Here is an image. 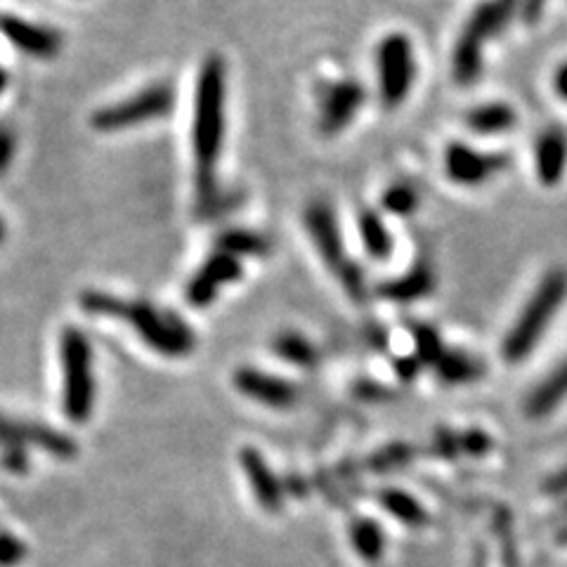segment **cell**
Returning <instances> with one entry per match:
<instances>
[{"mask_svg":"<svg viewBox=\"0 0 567 567\" xmlns=\"http://www.w3.org/2000/svg\"><path fill=\"white\" fill-rule=\"evenodd\" d=\"M225 102H227V67L220 55H208L199 69L197 95H194L192 152H194V187H197V211L206 218L230 211V199L223 197L215 178L220 152L225 140Z\"/></svg>","mask_w":567,"mask_h":567,"instance_id":"1","label":"cell"},{"mask_svg":"<svg viewBox=\"0 0 567 567\" xmlns=\"http://www.w3.org/2000/svg\"><path fill=\"white\" fill-rule=\"evenodd\" d=\"M567 298V270L563 267H553L546 272L542 282L537 284V289L532 291V296L527 298L525 308L520 310V315L513 322V327L508 329L501 345V355L508 364L523 362L527 355L537 348L542 341L546 329L551 327V322L563 308Z\"/></svg>","mask_w":567,"mask_h":567,"instance_id":"2","label":"cell"},{"mask_svg":"<svg viewBox=\"0 0 567 567\" xmlns=\"http://www.w3.org/2000/svg\"><path fill=\"white\" fill-rule=\"evenodd\" d=\"M303 223L305 230H308L312 244L319 256H322L324 263L334 275L338 277V282L345 289V293L350 296V301L355 305H364L369 298V284L367 275L360 265L355 263L353 258L348 256L345 251V241L343 232L338 227L336 213L327 201H310L305 206L303 213Z\"/></svg>","mask_w":567,"mask_h":567,"instance_id":"3","label":"cell"},{"mask_svg":"<svg viewBox=\"0 0 567 567\" xmlns=\"http://www.w3.org/2000/svg\"><path fill=\"white\" fill-rule=\"evenodd\" d=\"M62 360V407L71 423L81 426L90 419L95 407V376H93V350L88 336L81 329L69 327L60 338Z\"/></svg>","mask_w":567,"mask_h":567,"instance_id":"4","label":"cell"},{"mask_svg":"<svg viewBox=\"0 0 567 567\" xmlns=\"http://www.w3.org/2000/svg\"><path fill=\"white\" fill-rule=\"evenodd\" d=\"M149 348L164 357H185L194 350V331L185 319L171 310L156 308L147 301H126L123 317Z\"/></svg>","mask_w":567,"mask_h":567,"instance_id":"5","label":"cell"},{"mask_svg":"<svg viewBox=\"0 0 567 567\" xmlns=\"http://www.w3.org/2000/svg\"><path fill=\"white\" fill-rule=\"evenodd\" d=\"M175 109V88L171 83H154L126 100L97 109L90 116V126L100 133H119V130L142 126L149 121H161Z\"/></svg>","mask_w":567,"mask_h":567,"instance_id":"6","label":"cell"},{"mask_svg":"<svg viewBox=\"0 0 567 567\" xmlns=\"http://www.w3.org/2000/svg\"><path fill=\"white\" fill-rule=\"evenodd\" d=\"M416 78L414 45L407 34H388L376 45V81L383 107L397 109Z\"/></svg>","mask_w":567,"mask_h":567,"instance_id":"7","label":"cell"},{"mask_svg":"<svg viewBox=\"0 0 567 567\" xmlns=\"http://www.w3.org/2000/svg\"><path fill=\"white\" fill-rule=\"evenodd\" d=\"M364 102H367V90L355 78H341V81L324 86L319 95V133L327 138L343 133L360 114Z\"/></svg>","mask_w":567,"mask_h":567,"instance_id":"8","label":"cell"},{"mask_svg":"<svg viewBox=\"0 0 567 567\" xmlns=\"http://www.w3.org/2000/svg\"><path fill=\"white\" fill-rule=\"evenodd\" d=\"M508 168L506 154H485L466 142H452L445 149L447 178L461 187H480Z\"/></svg>","mask_w":567,"mask_h":567,"instance_id":"9","label":"cell"},{"mask_svg":"<svg viewBox=\"0 0 567 567\" xmlns=\"http://www.w3.org/2000/svg\"><path fill=\"white\" fill-rule=\"evenodd\" d=\"M0 445L3 447H41L45 454L55 459L69 461L78 454V445L62 430H55L45 423L31 421H15L0 416Z\"/></svg>","mask_w":567,"mask_h":567,"instance_id":"10","label":"cell"},{"mask_svg":"<svg viewBox=\"0 0 567 567\" xmlns=\"http://www.w3.org/2000/svg\"><path fill=\"white\" fill-rule=\"evenodd\" d=\"M244 277V265L239 258L230 256V253L215 251L211 258H206V263L199 267L197 275L189 279L185 298L192 308H208L213 305L215 298L223 286L239 282Z\"/></svg>","mask_w":567,"mask_h":567,"instance_id":"11","label":"cell"},{"mask_svg":"<svg viewBox=\"0 0 567 567\" xmlns=\"http://www.w3.org/2000/svg\"><path fill=\"white\" fill-rule=\"evenodd\" d=\"M0 34L8 38L19 52L34 57V60H52L62 50L60 31L43 24L26 22V19L15 15L0 17Z\"/></svg>","mask_w":567,"mask_h":567,"instance_id":"12","label":"cell"},{"mask_svg":"<svg viewBox=\"0 0 567 567\" xmlns=\"http://www.w3.org/2000/svg\"><path fill=\"white\" fill-rule=\"evenodd\" d=\"M234 388L249 400L272 409H289L298 402V388L293 383L253 367L234 371Z\"/></svg>","mask_w":567,"mask_h":567,"instance_id":"13","label":"cell"},{"mask_svg":"<svg viewBox=\"0 0 567 567\" xmlns=\"http://www.w3.org/2000/svg\"><path fill=\"white\" fill-rule=\"evenodd\" d=\"M435 284H438V277H435L433 265L426 260H416L404 275L386 279L378 286V296L395 305H412L430 296L435 291Z\"/></svg>","mask_w":567,"mask_h":567,"instance_id":"14","label":"cell"},{"mask_svg":"<svg viewBox=\"0 0 567 567\" xmlns=\"http://www.w3.org/2000/svg\"><path fill=\"white\" fill-rule=\"evenodd\" d=\"M239 464L244 468L246 478L251 482V490L256 494V501L267 513H279L284 506L282 482L272 473V468L263 459V454L253 447H244L239 452Z\"/></svg>","mask_w":567,"mask_h":567,"instance_id":"15","label":"cell"},{"mask_svg":"<svg viewBox=\"0 0 567 567\" xmlns=\"http://www.w3.org/2000/svg\"><path fill=\"white\" fill-rule=\"evenodd\" d=\"M534 171L544 187H556L567 171V133L549 126L534 142Z\"/></svg>","mask_w":567,"mask_h":567,"instance_id":"16","label":"cell"},{"mask_svg":"<svg viewBox=\"0 0 567 567\" xmlns=\"http://www.w3.org/2000/svg\"><path fill=\"white\" fill-rule=\"evenodd\" d=\"M520 12V0H482L473 15L468 17L461 34L485 45L490 38H497Z\"/></svg>","mask_w":567,"mask_h":567,"instance_id":"17","label":"cell"},{"mask_svg":"<svg viewBox=\"0 0 567 567\" xmlns=\"http://www.w3.org/2000/svg\"><path fill=\"white\" fill-rule=\"evenodd\" d=\"M567 400V357L558 367H553L525 400V414L527 419H544L551 412H556Z\"/></svg>","mask_w":567,"mask_h":567,"instance_id":"18","label":"cell"},{"mask_svg":"<svg viewBox=\"0 0 567 567\" xmlns=\"http://www.w3.org/2000/svg\"><path fill=\"white\" fill-rule=\"evenodd\" d=\"M518 114L511 104L504 102H485L475 107L466 116V126L478 135H501L506 130L516 128Z\"/></svg>","mask_w":567,"mask_h":567,"instance_id":"19","label":"cell"},{"mask_svg":"<svg viewBox=\"0 0 567 567\" xmlns=\"http://www.w3.org/2000/svg\"><path fill=\"white\" fill-rule=\"evenodd\" d=\"M435 371H438L440 381L447 386H464V383H473L485 374V367L478 357L464 353V350H447L435 362Z\"/></svg>","mask_w":567,"mask_h":567,"instance_id":"20","label":"cell"},{"mask_svg":"<svg viewBox=\"0 0 567 567\" xmlns=\"http://www.w3.org/2000/svg\"><path fill=\"white\" fill-rule=\"evenodd\" d=\"M357 230H360L362 246L369 253V258L388 260L393 256V237H390L388 225L381 218V213L374 211V208L362 211L360 218H357Z\"/></svg>","mask_w":567,"mask_h":567,"instance_id":"21","label":"cell"},{"mask_svg":"<svg viewBox=\"0 0 567 567\" xmlns=\"http://www.w3.org/2000/svg\"><path fill=\"white\" fill-rule=\"evenodd\" d=\"M482 50L485 45L473 41L471 36L461 34L452 52V76L459 86H473L482 74Z\"/></svg>","mask_w":567,"mask_h":567,"instance_id":"22","label":"cell"},{"mask_svg":"<svg viewBox=\"0 0 567 567\" xmlns=\"http://www.w3.org/2000/svg\"><path fill=\"white\" fill-rule=\"evenodd\" d=\"M272 350H275V355L282 357L284 362L293 364V367L312 369L317 367L319 362L315 345H312L308 336L298 334V331H282V334H277L275 341H272Z\"/></svg>","mask_w":567,"mask_h":567,"instance_id":"23","label":"cell"},{"mask_svg":"<svg viewBox=\"0 0 567 567\" xmlns=\"http://www.w3.org/2000/svg\"><path fill=\"white\" fill-rule=\"evenodd\" d=\"M215 249L234 258H256L270 251V241L253 230H225L215 237Z\"/></svg>","mask_w":567,"mask_h":567,"instance_id":"24","label":"cell"},{"mask_svg":"<svg viewBox=\"0 0 567 567\" xmlns=\"http://www.w3.org/2000/svg\"><path fill=\"white\" fill-rule=\"evenodd\" d=\"M350 542H353V549L357 551V556L369 560V563H374V560L381 558L383 546H386L383 530L369 518L355 520L353 527H350Z\"/></svg>","mask_w":567,"mask_h":567,"instance_id":"25","label":"cell"},{"mask_svg":"<svg viewBox=\"0 0 567 567\" xmlns=\"http://www.w3.org/2000/svg\"><path fill=\"white\" fill-rule=\"evenodd\" d=\"M381 504L390 516L400 520L404 525H423L426 523V511L414 497H409L407 492L402 490H383L381 492Z\"/></svg>","mask_w":567,"mask_h":567,"instance_id":"26","label":"cell"},{"mask_svg":"<svg viewBox=\"0 0 567 567\" xmlns=\"http://www.w3.org/2000/svg\"><path fill=\"white\" fill-rule=\"evenodd\" d=\"M419 204V189L409 185V182H393V185L381 194V208L390 215H397V218H407V215L416 213Z\"/></svg>","mask_w":567,"mask_h":567,"instance_id":"27","label":"cell"},{"mask_svg":"<svg viewBox=\"0 0 567 567\" xmlns=\"http://www.w3.org/2000/svg\"><path fill=\"white\" fill-rule=\"evenodd\" d=\"M412 338H414V350H416V360H419L423 367L433 364L440 360V355L445 353V345H442L440 331L430 324L416 322L412 327Z\"/></svg>","mask_w":567,"mask_h":567,"instance_id":"28","label":"cell"},{"mask_svg":"<svg viewBox=\"0 0 567 567\" xmlns=\"http://www.w3.org/2000/svg\"><path fill=\"white\" fill-rule=\"evenodd\" d=\"M81 308L88 312V315H100V317H123V310H126V301L119 296H112L107 291H83L81 293Z\"/></svg>","mask_w":567,"mask_h":567,"instance_id":"29","label":"cell"},{"mask_svg":"<svg viewBox=\"0 0 567 567\" xmlns=\"http://www.w3.org/2000/svg\"><path fill=\"white\" fill-rule=\"evenodd\" d=\"M409 459H412V449H409L407 445H390L371 456L369 466L374 468V471H388V468L407 464Z\"/></svg>","mask_w":567,"mask_h":567,"instance_id":"30","label":"cell"},{"mask_svg":"<svg viewBox=\"0 0 567 567\" xmlns=\"http://www.w3.org/2000/svg\"><path fill=\"white\" fill-rule=\"evenodd\" d=\"M26 558V544L8 532H0V567L19 565Z\"/></svg>","mask_w":567,"mask_h":567,"instance_id":"31","label":"cell"},{"mask_svg":"<svg viewBox=\"0 0 567 567\" xmlns=\"http://www.w3.org/2000/svg\"><path fill=\"white\" fill-rule=\"evenodd\" d=\"M353 393L357 400H364V402H383L393 397V393H390L383 383L369 381V378H360V381L353 386Z\"/></svg>","mask_w":567,"mask_h":567,"instance_id":"32","label":"cell"},{"mask_svg":"<svg viewBox=\"0 0 567 567\" xmlns=\"http://www.w3.org/2000/svg\"><path fill=\"white\" fill-rule=\"evenodd\" d=\"M0 466L8 473L24 475L29 471V454L24 447H5V452L0 454Z\"/></svg>","mask_w":567,"mask_h":567,"instance_id":"33","label":"cell"},{"mask_svg":"<svg viewBox=\"0 0 567 567\" xmlns=\"http://www.w3.org/2000/svg\"><path fill=\"white\" fill-rule=\"evenodd\" d=\"M15 149H17L15 133H12L8 126H0V178H3V175L8 173V168L12 166Z\"/></svg>","mask_w":567,"mask_h":567,"instance_id":"34","label":"cell"},{"mask_svg":"<svg viewBox=\"0 0 567 567\" xmlns=\"http://www.w3.org/2000/svg\"><path fill=\"white\" fill-rule=\"evenodd\" d=\"M546 5H549V0H520L518 15L525 24H537L544 17Z\"/></svg>","mask_w":567,"mask_h":567,"instance_id":"35","label":"cell"},{"mask_svg":"<svg viewBox=\"0 0 567 567\" xmlns=\"http://www.w3.org/2000/svg\"><path fill=\"white\" fill-rule=\"evenodd\" d=\"M461 445H464L468 452L480 454V452H485L487 447H490V438H487L482 430H468L466 435H461Z\"/></svg>","mask_w":567,"mask_h":567,"instance_id":"36","label":"cell"},{"mask_svg":"<svg viewBox=\"0 0 567 567\" xmlns=\"http://www.w3.org/2000/svg\"><path fill=\"white\" fill-rule=\"evenodd\" d=\"M423 364L416 360V357H400V360L395 362V374L402 378V381H414L416 376H419Z\"/></svg>","mask_w":567,"mask_h":567,"instance_id":"37","label":"cell"},{"mask_svg":"<svg viewBox=\"0 0 567 567\" xmlns=\"http://www.w3.org/2000/svg\"><path fill=\"white\" fill-rule=\"evenodd\" d=\"M367 338L369 343L374 345L376 350H386L388 348V331L381 327V324H369L367 327Z\"/></svg>","mask_w":567,"mask_h":567,"instance_id":"38","label":"cell"},{"mask_svg":"<svg viewBox=\"0 0 567 567\" xmlns=\"http://www.w3.org/2000/svg\"><path fill=\"white\" fill-rule=\"evenodd\" d=\"M553 90H556V95L567 104V62L560 64L556 74H553Z\"/></svg>","mask_w":567,"mask_h":567,"instance_id":"39","label":"cell"},{"mask_svg":"<svg viewBox=\"0 0 567 567\" xmlns=\"http://www.w3.org/2000/svg\"><path fill=\"white\" fill-rule=\"evenodd\" d=\"M8 83H10V76H8V71H5L3 67H0V95L5 93V88H8Z\"/></svg>","mask_w":567,"mask_h":567,"instance_id":"40","label":"cell"},{"mask_svg":"<svg viewBox=\"0 0 567 567\" xmlns=\"http://www.w3.org/2000/svg\"><path fill=\"white\" fill-rule=\"evenodd\" d=\"M5 241V220H3V215H0V244Z\"/></svg>","mask_w":567,"mask_h":567,"instance_id":"41","label":"cell"}]
</instances>
